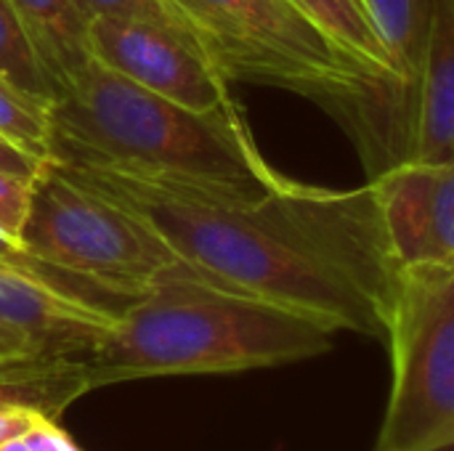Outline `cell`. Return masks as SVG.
I'll use <instances>...</instances> for the list:
<instances>
[{
    "label": "cell",
    "instance_id": "15",
    "mask_svg": "<svg viewBox=\"0 0 454 451\" xmlns=\"http://www.w3.org/2000/svg\"><path fill=\"white\" fill-rule=\"evenodd\" d=\"M74 5H77L85 24H90L96 19L146 21V24H157L162 29L176 32L178 37L189 40L192 45H197L202 51L189 19L181 13V8L173 0H74Z\"/></svg>",
    "mask_w": 454,
    "mask_h": 451
},
{
    "label": "cell",
    "instance_id": "21",
    "mask_svg": "<svg viewBox=\"0 0 454 451\" xmlns=\"http://www.w3.org/2000/svg\"><path fill=\"white\" fill-rule=\"evenodd\" d=\"M0 451H32V449H29V444L24 441V436H19V439H8V441H3V444H0Z\"/></svg>",
    "mask_w": 454,
    "mask_h": 451
},
{
    "label": "cell",
    "instance_id": "11",
    "mask_svg": "<svg viewBox=\"0 0 454 451\" xmlns=\"http://www.w3.org/2000/svg\"><path fill=\"white\" fill-rule=\"evenodd\" d=\"M364 5L394 61L399 90L415 114L418 82L431 40L436 0H364Z\"/></svg>",
    "mask_w": 454,
    "mask_h": 451
},
{
    "label": "cell",
    "instance_id": "2",
    "mask_svg": "<svg viewBox=\"0 0 454 451\" xmlns=\"http://www.w3.org/2000/svg\"><path fill=\"white\" fill-rule=\"evenodd\" d=\"M335 330L184 268L130 300L82 356L90 388L168 375H234L322 356Z\"/></svg>",
    "mask_w": 454,
    "mask_h": 451
},
{
    "label": "cell",
    "instance_id": "1",
    "mask_svg": "<svg viewBox=\"0 0 454 451\" xmlns=\"http://www.w3.org/2000/svg\"><path fill=\"white\" fill-rule=\"evenodd\" d=\"M61 167L144 221L205 282L306 314L335 332L386 340L399 263L370 181L327 189L285 175L229 183Z\"/></svg>",
    "mask_w": 454,
    "mask_h": 451
},
{
    "label": "cell",
    "instance_id": "9",
    "mask_svg": "<svg viewBox=\"0 0 454 451\" xmlns=\"http://www.w3.org/2000/svg\"><path fill=\"white\" fill-rule=\"evenodd\" d=\"M415 162H454V0H436L431 40L418 82Z\"/></svg>",
    "mask_w": 454,
    "mask_h": 451
},
{
    "label": "cell",
    "instance_id": "12",
    "mask_svg": "<svg viewBox=\"0 0 454 451\" xmlns=\"http://www.w3.org/2000/svg\"><path fill=\"white\" fill-rule=\"evenodd\" d=\"M290 3L298 5L309 19H314L325 32H330L359 61H364L367 66H372L375 72H380L383 77H388L399 88L394 61H391L370 13H367L364 0H290ZM399 96H402V90H399ZM402 101H404V96H402Z\"/></svg>",
    "mask_w": 454,
    "mask_h": 451
},
{
    "label": "cell",
    "instance_id": "5",
    "mask_svg": "<svg viewBox=\"0 0 454 451\" xmlns=\"http://www.w3.org/2000/svg\"><path fill=\"white\" fill-rule=\"evenodd\" d=\"M386 343L391 391L372 451L454 449V266H399Z\"/></svg>",
    "mask_w": 454,
    "mask_h": 451
},
{
    "label": "cell",
    "instance_id": "6",
    "mask_svg": "<svg viewBox=\"0 0 454 451\" xmlns=\"http://www.w3.org/2000/svg\"><path fill=\"white\" fill-rule=\"evenodd\" d=\"M88 53L130 82L194 112H213L234 101L229 82L210 58L157 24L96 19L88 24Z\"/></svg>",
    "mask_w": 454,
    "mask_h": 451
},
{
    "label": "cell",
    "instance_id": "16",
    "mask_svg": "<svg viewBox=\"0 0 454 451\" xmlns=\"http://www.w3.org/2000/svg\"><path fill=\"white\" fill-rule=\"evenodd\" d=\"M32 186H35V178L0 170V226L11 231L13 237L21 234L24 221L29 215Z\"/></svg>",
    "mask_w": 454,
    "mask_h": 451
},
{
    "label": "cell",
    "instance_id": "7",
    "mask_svg": "<svg viewBox=\"0 0 454 451\" xmlns=\"http://www.w3.org/2000/svg\"><path fill=\"white\" fill-rule=\"evenodd\" d=\"M117 316L120 311L48 279L32 263L0 260V324L24 335L43 356H88Z\"/></svg>",
    "mask_w": 454,
    "mask_h": 451
},
{
    "label": "cell",
    "instance_id": "10",
    "mask_svg": "<svg viewBox=\"0 0 454 451\" xmlns=\"http://www.w3.org/2000/svg\"><path fill=\"white\" fill-rule=\"evenodd\" d=\"M43 69L56 93L82 69L88 53V24L74 0H11Z\"/></svg>",
    "mask_w": 454,
    "mask_h": 451
},
{
    "label": "cell",
    "instance_id": "17",
    "mask_svg": "<svg viewBox=\"0 0 454 451\" xmlns=\"http://www.w3.org/2000/svg\"><path fill=\"white\" fill-rule=\"evenodd\" d=\"M24 441L32 451H80L51 415H37L35 425L24 433Z\"/></svg>",
    "mask_w": 454,
    "mask_h": 451
},
{
    "label": "cell",
    "instance_id": "18",
    "mask_svg": "<svg viewBox=\"0 0 454 451\" xmlns=\"http://www.w3.org/2000/svg\"><path fill=\"white\" fill-rule=\"evenodd\" d=\"M43 167V159H35L32 154L21 152L16 144H11L8 138L0 136V170L16 173V175H27L35 178Z\"/></svg>",
    "mask_w": 454,
    "mask_h": 451
},
{
    "label": "cell",
    "instance_id": "20",
    "mask_svg": "<svg viewBox=\"0 0 454 451\" xmlns=\"http://www.w3.org/2000/svg\"><path fill=\"white\" fill-rule=\"evenodd\" d=\"M0 260H21V263H29L27 255H24L21 239L13 237L11 231H5L3 226H0Z\"/></svg>",
    "mask_w": 454,
    "mask_h": 451
},
{
    "label": "cell",
    "instance_id": "13",
    "mask_svg": "<svg viewBox=\"0 0 454 451\" xmlns=\"http://www.w3.org/2000/svg\"><path fill=\"white\" fill-rule=\"evenodd\" d=\"M51 104L0 77V136L35 159H51Z\"/></svg>",
    "mask_w": 454,
    "mask_h": 451
},
{
    "label": "cell",
    "instance_id": "14",
    "mask_svg": "<svg viewBox=\"0 0 454 451\" xmlns=\"http://www.w3.org/2000/svg\"><path fill=\"white\" fill-rule=\"evenodd\" d=\"M0 77L13 82L16 88L40 96L56 98V85L43 69L11 0H0Z\"/></svg>",
    "mask_w": 454,
    "mask_h": 451
},
{
    "label": "cell",
    "instance_id": "8",
    "mask_svg": "<svg viewBox=\"0 0 454 451\" xmlns=\"http://www.w3.org/2000/svg\"><path fill=\"white\" fill-rule=\"evenodd\" d=\"M399 266H454V162H399L370 178Z\"/></svg>",
    "mask_w": 454,
    "mask_h": 451
},
{
    "label": "cell",
    "instance_id": "19",
    "mask_svg": "<svg viewBox=\"0 0 454 451\" xmlns=\"http://www.w3.org/2000/svg\"><path fill=\"white\" fill-rule=\"evenodd\" d=\"M37 409H27V407H11V409H0V444L8 439H19L24 436L35 420H37Z\"/></svg>",
    "mask_w": 454,
    "mask_h": 451
},
{
    "label": "cell",
    "instance_id": "4",
    "mask_svg": "<svg viewBox=\"0 0 454 451\" xmlns=\"http://www.w3.org/2000/svg\"><path fill=\"white\" fill-rule=\"evenodd\" d=\"M32 266L85 282L128 303L189 268L136 215L45 159L19 234Z\"/></svg>",
    "mask_w": 454,
    "mask_h": 451
},
{
    "label": "cell",
    "instance_id": "3",
    "mask_svg": "<svg viewBox=\"0 0 454 451\" xmlns=\"http://www.w3.org/2000/svg\"><path fill=\"white\" fill-rule=\"evenodd\" d=\"M51 159L72 167L274 183L234 101L194 112L88 58L51 104Z\"/></svg>",
    "mask_w": 454,
    "mask_h": 451
}]
</instances>
